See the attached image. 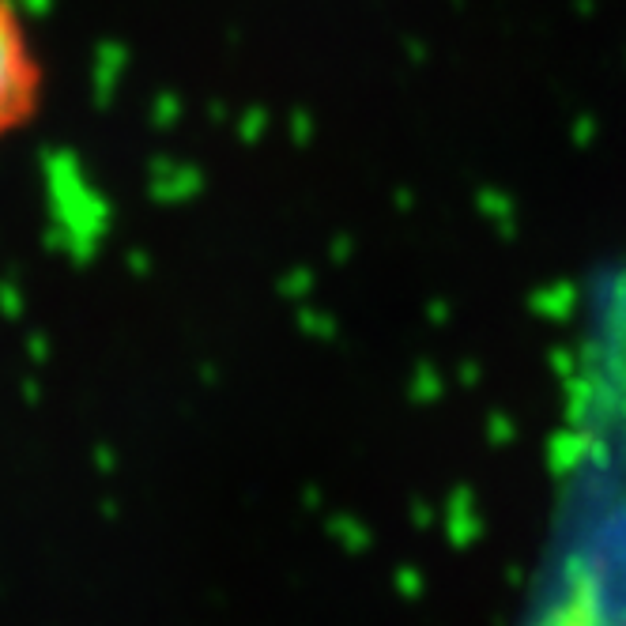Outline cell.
Wrapping results in <instances>:
<instances>
[{
	"label": "cell",
	"instance_id": "obj_1",
	"mask_svg": "<svg viewBox=\"0 0 626 626\" xmlns=\"http://www.w3.org/2000/svg\"><path fill=\"white\" fill-rule=\"evenodd\" d=\"M42 65L16 0H0V136L23 129L42 102Z\"/></svg>",
	"mask_w": 626,
	"mask_h": 626
}]
</instances>
